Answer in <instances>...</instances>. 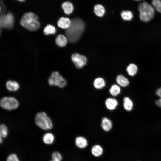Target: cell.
<instances>
[{
	"instance_id": "obj_1",
	"label": "cell",
	"mask_w": 161,
	"mask_h": 161,
	"mask_svg": "<svg viewBox=\"0 0 161 161\" xmlns=\"http://www.w3.org/2000/svg\"><path fill=\"white\" fill-rule=\"evenodd\" d=\"M84 22L79 18L71 20L69 27L65 31L66 36L71 43L77 41L80 38L85 28Z\"/></svg>"
},
{
	"instance_id": "obj_2",
	"label": "cell",
	"mask_w": 161,
	"mask_h": 161,
	"mask_svg": "<svg viewBox=\"0 0 161 161\" xmlns=\"http://www.w3.org/2000/svg\"><path fill=\"white\" fill-rule=\"evenodd\" d=\"M21 26L30 31H35L40 27V24L37 16L32 12L25 13L20 22Z\"/></svg>"
},
{
	"instance_id": "obj_3",
	"label": "cell",
	"mask_w": 161,
	"mask_h": 161,
	"mask_svg": "<svg viewBox=\"0 0 161 161\" xmlns=\"http://www.w3.org/2000/svg\"><path fill=\"white\" fill-rule=\"evenodd\" d=\"M140 20L144 22H148L153 18L155 15L154 9L152 5L147 2L140 3L138 6Z\"/></svg>"
},
{
	"instance_id": "obj_4",
	"label": "cell",
	"mask_w": 161,
	"mask_h": 161,
	"mask_svg": "<svg viewBox=\"0 0 161 161\" xmlns=\"http://www.w3.org/2000/svg\"><path fill=\"white\" fill-rule=\"evenodd\" d=\"M35 121L36 125L43 130H48L52 128V120L44 112H40L36 114Z\"/></svg>"
},
{
	"instance_id": "obj_5",
	"label": "cell",
	"mask_w": 161,
	"mask_h": 161,
	"mask_svg": "<svg viewBox=\"0 0 161 161\" xmlns=\"http://www.w3.org/2000/svg\"><path fill=\"white\" fill-rule=\"evenodd\" d=\"M48 81L50 85L58 86L60 88L64 87L67 84L66 80L57 71L52 73Z\"/></svg>"
},
{
	"instance_id": "obj_6",
	"label": "cell",
	"mask_w": 161,
	"mask_h": 161,
	"mask_svg": "<svg viewBox=\"0 0 161 161\" xmlns=\"http://www.w3.org/2000/svg\"><path fill=\"white\" fill-rule=\"evenodd\" d=\"M1 107L6 110H11L17 108L19 105L18 101L12 97H4L0 100Z\"/></svg>"
},
{
	"instance_id": "obj_7",
	"label": "cell",
	"mask_w": 161,
	"mask_h": 161,
	"mask_svg": "<svg viewBox=\"0 0 161 161\" xmlns=\"http://www.w3.org/2000/svg\"><path fill=\"white\" fill-rule=\"evenodd\" d=\"M14 23V17L10 13L2 15L0 16V26L1 28L11 29L13 26Z\"/></svg>"
},
{
	"instance_id": "obj_8",
	"label": "cell",
	"mask_w": 161,
	"mask_h": 161,
	"mask_svg": "<svg viewBox=\"0 0 161 161\" xmlns=\"http://www.w3.org/2000/svg\"><path fill=\"white\" fill-rule=\"evenodd\" d=\"M71 58L75 66L79 69L83 67L87 62V58L85 56L78 53L73 54Z\"/></svg>"
},
{
	"instance_id": "obj_9",
	"label": "cell",
	"mask_w": 161,
	"mask_h": 161,
	"mask_svg": "<svg viewBox=\"0 0 161 161\" xmlns=\"http://www.w3.org/2000/svg\"><path fill=\"white\" fill-rule=\"evenodd\" d=\"M75 143L76 146L80 149L86 148L88 145L87 139L85 137L82 136H78L75 138Z\"/></svg>"
},
{
	"instance_id": "obj_10",
	"label": "cell",
	"mask_w": 161,
	"mask_h": 161,
	"mask_svg": "<svg viewBox=\"0 0 161 161\" xmlns=\"http://www.w3.org/2000/svg\"><path fill=\"white\" fill-rule=\"evenodd\" d=\"M118 102L115 98L109 97L107 98L105 102L106 108L109 110L112 111L114 110L118 105Z\"/></svg>"
},
{
	"instance_id": "obj_11",
	"label": "cell",
	"mask_w": 161,
	"mask_h": 161,
	"mask_svg": "<svg viewBox=\"0 0 161 161\" xmlns=\"http://www.w3.org/2000/svg\"><path fill=\"white\" fill-rule=\"evenodd\" d=\"M104 152L103 147L100 145L96 144L93 145L91 149L92 154L94 157H98L101 156Z\"/></svg>"
},
{
	"instance_id": "obj_12",
	"label": "cell",
	"mask_w": 161,
	"mask_h": 161,
	"mask_svg": "<svg viewBox=\"0 0 161 161\" xmlns=\"http://www.w3.org/2000/svg\"><path fill=\"white\" fill-rule=\"evenodd\" d=\"M101 126L104 131L109 132L112 128V123L109 118L105 117H103L101 120Z\"/></svg>"
},
{
	"instance_id": "obj_13",
	"label": "cell",
	"mask_w": 161,
	"mask_h": 161,
	"mask_svg": "<svg viewBox=\"0 0 161 161\" xmlns=\"http://www.w3.org/2000/svg\"><path fill=\"white\" fill-rule=\"evenodd\" d=\"M71 21L68 18L65 17L60 18L57 22V25L60 28L67 29L70 26Z\"/></svg>"
},
{
	"instance_id": "obj_14",
	"label": "cell",
	"mask_w": 161,
	"mask_h": 161,
	"mask_svg": "<svg viewBox=\"0 0 161 161\" xmlns=\"http://www.w3.org/2000/svg\"><path fill=\"white\" fill-rule=\"evenodd\" d=\"M93 86L95 89H101L105 86L106 82L103 78L100 77H97L94 80Z\"/></svg>"
},
{
	"instance_id": "obj_15",
	"label": "cell",
	"mask_w": 161,
	"mask_h": 161,
	"mask_svg": "<svg viewBox=\"0 0 161 161\" xmlns=\"http://www.w3.org/2000/svg\"><path fill=\"white\" fill-rule=\"evenodd\" d=\"M6 86L7 89L10 91H16L19 88L18 83L15 81L9 80L6 83Z\"/></svg>"
},
{
	"instance_id": "obj_16",
	"label": "cell",
	"mask_w": 161,
	"mask_h": 161,
	"mask_svg": "<svg viewBox=\"0 0 161 161\" xmlns=\"http://www.w3.org/2000/svg\"><path fill=\"white\" fill-rule=\"evenodd\" d=\"M116 80L118 85L122 87L127 86L129 83L128 80L122 75H118L116 77Z\"/></svg>"
},
{
	"instance_id": "obj_17",
	"label": "cell",
	"mask_w": 161,
	"mask_h": 161,
	"mask_svg": "<svg viewBox=\"0 0 161 161\" xmlns=\"http://www.w3.org/2000/svg\"><path fill=\"white\" fill-rule=\"evenodd\" d=\"M68 39L63 34H59L56 37L55 41L57 45L60 47H64L67 44Z\"/></svg>"
},
{
	"instance_id": "obj_18",
	"label": "cell",
	"mask_w": 161,
	"mask_h": 161,
	"mask_svg": "<svg viewBox=\"0 0 161 161\" xmlns=\"http://www.w3.org/2000/svg\"><path fill=\"white\" fill-rule=\"evenodd\" d=\"M62 7L64 13L67 15L71 13L74 8L72 4L69 1H66L63 3Z\"/></svg>"
},
{
	"instance_id": "obj_19",
	"label": "cell",
	"mask_w": 161,
	"mask_h": 161,
	"mask_svg": "<svg viewBox=\"0 0 161 161\" xmlns=\"http://www.w3.org/2000/svg\"><path fill=\"white\" fill-rule=\"evenodd\" d=\"M94 12L96 16L99 17H102L105 13V9L103 6L97 4L94 7Z\"/></svg>"
},
{
	"instance_id": "obj_20",
	"label": "cell",
	"mask_w": 161,
	"mask_h": 161,
	"mask_svg": "<svg viewBox=\"0 0 161 161\" xmlns=\"http://www.w3.org/2000/svg\"><path fill=\"white\" fill-rule=\"evenodd\" d=\"M54 140V137L52 134L47 133L45 134L43 137V142L46 144L50 145L52 144Z\"/></svg>"
},
{
	"instance_id": "obj_21",
	"label": "cell",
	"mask_w": 161,
	"mask_h": 161,
	"mask_svg": "<svg viewBox=\"0 0 161 161\" xmlns=\"http://www.w3.org/2000/svg\"><path fill=\"white\" fill-rule=\"evenodd\" d=\"M121 89L119 86L117 84H113L110 87L109 89L110 94L112 96L115 97L117 96L120 93Z\"/></svg>"
},
{
	"instance_id": "obj_22",
	"label": "cell",
	"mask_w": 161,
	"mask_h": 161,
	"mask_svg": "<svg viewBox=\"0 0 161 161\" xmlns=\"http://www.w3.org/2000/svg\"><path fill=\"white\" fill-rule=\"evenodd\" d=\"M138 68L137 66L134 64H130L126 68V71L128 74L131 76H134L137 73Z\"/></svg>"
},
{
	"instance_id": "obj_23",
	"label": "cell",
	"mask_w": 161,
	"mask_h": 161,
	"mask_svg": "<svg viewBox=\"0 0 161 161\" xmlns=\"http://www.w3.org/2000/svg\"><path fill=\"white\" fill-rule=\"evenodd\" d=\"M123 107L126 110L130 111L132 109L133 103L129 98L125 97L123 99Z\"/></svg>"
},
{
	"instance_id": "obj_24",
	"label": "cell",
	"mask_w": 161,
	"mask_h": 161,
	"mask_svg": "<svg viewBox=\"0 0 161 161\" xmlns=\"http://www.w3.org/2000/svg\"><path fill=\"white\" fill-rule=\"evenodd\" d=\"M121 16L122 19L125 21H130L133 17L132 12L129 10H124L122 12Z\"/></svg>"
},
{
	"instance_id": "obj_25",
	"label": "cell",
	"mask_w": 161,
	"mask_h": 161,
	"mask_svg": "<svg viewBox=\"0 0 161 161\" xmlns=\"http://www.w3.org/2000/svg\"><path fill=\"white\" fill-rule=\"evenodd\" d=\"M43 31L45 35L53 34L56 33V29L54 26L49 24L45 27Z\"/></svg>"
},
{
	"instance_id": "obj_26",
	"label": "cell",
	"mask_w": 161,
	"mask_h": 161,
	"mask_svg": "<svg viewBox=\"0 0 161 161\" xmlns=\"http://www.w3.org/2000/svg\"><path fill=\"white\" fill-rule=\"evenodd\" d=\"M7 128L4 124H1L0 126V137L2 138H6L8 135Z\"/></svg>"
},
{
	"instance_id": "obj_27",
	"label": "cell",
	"mask_w": 161,
	"mask_h": 161,
	"mask_svg": "<svg viewBox=\"0 0 161 161\" xmlns=\"http://www.w3.org/2000/svg\"><path fill=\"white\" fill-rule=\"evenodd\" d=\"M151 2L154 10L161 13V0H152Z\"/></svg>"
},
{
	"instance_id": "obj_28",
	"label": "cell",
	"mask_w": 161,
	"mask_h": 161,
	"mask_svg": "<svg viewBox=\"0 0 161 161\" xmlns=\"http://www.w3.org/2000/svg\"><path fill=\"white\" fill-rule=\"evenodd\" d=\"M52 159L57 161H62L63 157L61 154L58 152L55 151L52 154Z\"/></svg>"
},
{
	"instance_id": "obj_29",
	"label": "cell",
	"mask_w": 161,
	"mask_h": 161,
	"mask_svg": "<svg viewBox=\"0 0 161 161\" xmlns=\"http://www.w3.org/2000/svg\"><path fill=\"white\" fill-rule=\"evenodd\" d=\"M156 93L160 98L155 101V104L157 106L161 108V88L157 89Z\"/></svg>"
},
{
	"instance_id": "obj_30",
	"label": "cell",
	"mask_w": 161,
	"mask_h": 161,
	"mask_svg": "<svg viewBox=\"0 0 161 161\" xmlns=\"http://www.w3.org/2000/svg\"><path fill=\"white\" fill-rule=\"evenodd\" d=\"M6 161H20V160L16 154H11L8 157Z\"/></svg>"
},
{
	"instance_id": "obj_31",
	"label": "cell",
	"mask_w": 161,
	"mask_h": 161,
	"mask_svg": "<svg viewBox=\"0 0 161 161\" xmlns=\"http://www.w3.org/2000/svg\"><path fill=\"white\" fill-rule=\"evenodd\" d=\"M0 142L1 144L3 142L2 138L1 137H0Z\"/></svg>"
},
{
	"instance_id": "obj_32",
	"label": "cell",
	"mask_w": 161,
	"mask_h": 161,
	"mask_svg": "<svg viewBox=\"0 0 161 161\" xmlns=\"http://www.w3.org/2000/svg\"><path fill=\"white\" fill-rule=\"evenodd\" d=\"M19 1H20V2H23L25 0H17Z\"/></svg>"
},
{
	"instance_id": "obj_33",
	"label": "cell",
	"mask_w": 161,
	"mask_h": 161,
	"mask_svg": "<svg viewBox=\"0 0 161 161\" xmlns=\"http://www.w3.org/2000/svg\"><path fill=\"white\" fill-rule=\"evenodd\" d=\"M134 0V1H141V0Z\"/></svg>"
},
{
	"instance_id": "obj_34",
	"label": "cell",
	"mask_w": 161,
	"mask_h": 161,
	"mask_svg": "<svg viewBox=\"0 0 161 161\" xmlns=\"http://www.w3.org/2000/svg\"><path fill=\"white\" fill-rule=\"evenodd\" d=\"M50 161H56V160H53L52 159V160H50Z\"/></svg>"
}]
</instances>
